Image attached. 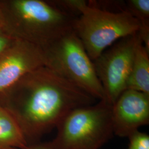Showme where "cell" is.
I'll return each instance as SVG.
<instances>
[{"instance_id": "1", "label": "cell", "mask_w": 149, "mask_h": 149, "mask_svg": "<svg viewBox=\"0 0 149 149\" xmlns=\"http://www.w3.org/2000/svg\"><path fill=\"white\" fill-rule=\"evenodd\" d=\"M96 99L45 66L0 93V106L15 119L28 145L40 141L70 112Z\"/></svg>"}, {"instance_id": "2", "label": "cell", "mask_w": 149, "mask_h": 149, "mask_svg": "<svg viewBox=\"0 0 149 149\" xmlns=\"http://www.w3.org/2000/svg\"><path fill=\"white\" fill-rule=\"evenodd\" d=\"M2 28L11 37L44 49L72 31L75 18L50 1H0Z\"/></svg>"}, {"instance_id": "3", "label": "cell", "mask_w": 149, "mask_h": 149, "mask_svg": "<svg viewBox=\"0 0 149 149\" xmlns=\"http://www.w3.org/2000/svg\"><path fill=\"white\" fill-rule=\"evenodd\" d=\"M112 105L104 100L74 109L56 127L54 149H100L114 135Z\"/></svg>"}, {"instance_id": "4", "label": "cell", "mask_w": 149, "mask_h": 149, "mask_svg": "<svg viewBox=\"0 0 149 149\" xmlns=\"http://www.w3.org/2000/svg\"><path fill=\"white\" fill-rule=\"evenodd\" d=\"M43 50L45 66L96 100L105 101L93 61L73 30Z\"/></svg>"}, {"instance_id": "5", "label": "cell", "mask_w": 149, "mask_h": 149, "mask_svg": "<svg viewBox=\"0 0 149 149\" xmlns=\"http://www.w3.org/2000/svg\"><path fill=\"white\" fill-rule=\"evenodd\" d=\"M72 29L93 61L119 39L137 33L139 23L128 11L109 12L88 4Z\"/></svg>"}, {"instance_id": "6", "label": "cell", "mask_w": 149, "mask_h": 149, "mask_svg": "<svg viewBox=\"0 0 149 149\" xmlns=\"http://www.w3.org/2000/svg\"><path fill=\"white\" fill-rule=\"evenodd\" d=\"M138 33L119 39L93 61L105 101L113 105L127 90Z\"/></svg>"}, {"instance_id": "7", "label": "cell", "mask_w": 149, "mask_h": 149, "mask_svg": "<svg viewBox=\"0 0 149 149\" xmlns=\"http://www.w3.org/2000/svg\"><path fill=\"white\" fill-rule=\"evenodd\" d=\"M45 65L43 49L27 42L16 40L0 58V93L28 73Z\"/></svg>"}, {"instance_id": "8", "label": "cell", "mask_w": 149, "mask_h": 149, "mask_svg": "<svg viewBox=\"0 0 149 149\" xmlns=\"http://www.w3.org/2000/svg\"><path fill=\"white\" fill-rule=\"evenodd\" d=\"M114 135L129 137L149 123V95L127 89L112 105Z\"/></svg>"}, {"instance_id": "9", "label": "cell", "mask_w": 149, "mask_h": 149, "mask_svg": "<svg viewBox=\"0 0 149 149\" xmlns=\"http://www.w3.org/2000/svg\"><path fill=\"white\" fill-rule=\"evenodd\" d=\"M127 89L149 95V52L138 35Z\"/></svg>"}, {"instance_id": "10", "label": "cell", "mask_w": 149, "mask_h": 149, "mask_svg": "<svg viewBox=\"0 0 149 149\" xmlns=\"http://www.w3.org/2000/svg\"><path fill=\"white\" fill-rule=\"evenodd\" d=\"M28 146L15 119L0 106V149H26Z\"/></svg>"}, {"instance_id": "11", "label": "cell", "mask_w": 149, "mask_h": 149, "mask_svg": "<svg viewBox=\"0 0 149 149\" xmlns=\"http://www.w3.org/2000/svg\"><path fill=\"white\" fill-rule=\"evenodd\" d=\"M126 9L139 23V36L149 52V1L128 0Z\"/></svg>"}, {"instance_id": "12", "label": "cell", "mask_w": 149, "mask_h": 149, "mask_svg": "<svg viewBox=\"0 0 149 149\" xmlns=\"http://www.w3.org/2000/svg\"><path fill=\"white\" fill-rule=\"evenodd\" d=\"M51 2L60 10L74 18L81 15L84 9L88 6L85 0H56Z\"/></svg>"}, {"instance_id": "13", "label": "cell", "mask_w": 149, "mask_h": 149, "mask_svg": "<svg viewBox=\"0 0 149 149\" xmlns=\"http://www.w3.org/2000/svg\"><path fill=\"white\" fill-rule=\"evenodd\" d=\"M128 138L129 143L127 149H149V136L139 130L132 134Z\"/></svg>"}, {"instance_id": "14", "label": "cell", "mask_w": 149, "mask_h": 149, "mask_svg": "<svg viewBox=\"0 0 149 149\" xmlns=\"http://www.w3.org/2000/svg\"><path fill=\"white\" fill-rule=\"evenodd\" d=\"M16 40V39L11 37L2 28H0V58L5 53Z\"/></svg>"}, {"instance_id": "15", "label": "cell", "mask_w": 149, "mask_h": 149, "mask_svg": "<svg viewBox=\"0 0 149 149\" xmlns=\"http://www.w3.org/2000/svg\"><path fill=\"white\" fill-rule=\"evenodd\" d=\"M26 149H54L52 141L41 142L28 145Z\"/></svg>"}, {"instance_id": "16", "label": "cell", "mask_w": 149, "mask_h": 149, "mask_svg": "<svg viewBox=\"0 0 149 149\" xmlns=\"http://www.w3.org/2000/svg\"><path fill=\"white\" fill-rule=\"evenodd\" d=\"M2 27V23H1V17H0V28Z\"/></svg>"}]
</instances>
